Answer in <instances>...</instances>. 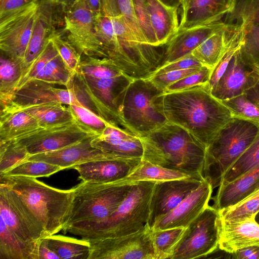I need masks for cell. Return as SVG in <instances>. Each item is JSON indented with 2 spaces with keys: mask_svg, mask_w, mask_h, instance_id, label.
<instances>
[{
  "mask_svg": "<svg viewBox=\"0 0 259 259\" xmlns=\"http://www.w3.org/2000/svg\"><path fill=\"white\" fill-rule=\"evenodd\" d=\"M245 93L253 101L259 112V82Z\"/></svg>",
  "mask_w": 259,
  "mask_h": 259,
  "instance_id": "cell-56",
  "label": "cell"
},
{
  "mask_svg": "<svg viewBox=\"0 0 259 259\" xmlns=\"http://www.w3.org/2000/svg\"><path fill=\"white\" fill-rule=\"evenodd\" d=\"M22 110L34 117L42 128L62 126L75 121L68 105L65 106L61 104L34 105Z\"/></svg>",
  "mask_w": 259,
  "mask_h": 259,
  "instance_id": "cell-33",
  "label": "cell"
},
{
  "mask_svg": "<svg viewBox=\"0 0 259 259\" xmlns=\"http://www.w3.org/2000/svg\"><path fill=\"white\" fill-rule=\"evenodd\" d=\"M59 55L70 71L75 75L77 72L81 61V55L75 48L62 35L56 31L50 36Z\"/></svg>",
  "mask_w": 259,
  "mask_h": 259,
  "instance_id": "cell-45",
  "label": "cell"
},
{
  "mask_svg": "<svg viewBox=\"0 0 259 259\" xmlns=\"http://www.w3.org/2000/svg\"><path fill=\"white\" fill-rule=\"evenodd\" d=\"M64 168L46 162L35 160L24 161L6 172V176H21L33 178L48 177Z\"/></svg>",
  "mask_w": 259,
  "mask_h": 259,
  "instance_id": "cell-43",
  "label": "cell"
},
{
  "mask_svg": "<svg viewBox=\"0 0 259 259\" xmlns=\"http://www.w3.org/2000/svg\"><path fill=\"white\" fill-rule=\"evenodd\" d=\"M23 74L22 63L1 53L0 66L1 109L11 100Z\"/></svg>",
  "mask_w": 259,
  "mask_h": 259,
  "instance_id": "cell-34",
  "label": "cell"
},
{
  "mask_svg": "<svg viewBox=\"0 0 259 259\" xmlns=\"http://www.w3.org/2000/svg\"><path fill=\"white\" fill-rule=\"evenodd\" d=\"M258 82L259 77L246 64L240 48L211 93L220 101L227 100L241 95Z\"/></svg>",
  "mask_w": 259,
  "mask_h": 259,
  "instance_id": "cell-19",
  "label": "cell"
},
{
  "mask_svg": "<svg viewBox=\"0 0 259 259\" xmlns=\"http://www.w3.org/2000/svg\"><path fill=\"white\" fill-rule=\"evenodd\" d=\"M38 0H0V18Z\"/></svg>",
  "mask_w": 259,
  "mask_h": 259,
  "instance_id": "cell-52",
  "label": "cell"
},
{
  "mask_svg": "<svg viewBox=\"0 0 259 259\" xmlns=\"http://www.w3.org/2000/svg\"><path fill=\"white\" fill-rule=\"evenodd\" d=\"M0 183L16 192L30 209L48 236L63 230L70 215L74 188L51 187L35 178L0 175Z\"/></svg>",
  "mask_w": 259,
  "mask_h": 259,
  "instance_id": "cell-6",
  "label": "cell"
},
{
  "mask_svg": "<svg viewBox=\"0 0 259 259\" xmlns=\"http://www.w3.org/2000/svg\"><path fill=\"white\" fill-rule=\"evenodd\" d=\"M40 128L36 119L25 111L1 115L0 143L17 139Z\"/></svg>",
  "mask_w": 259,
  "mask_h": 259,
  "instance_id": "cell-31",
  "label": "cell"
},
{
  "mask_svg": "<svg viewBox=\"0 0 259 259\" xmlns=\"http://www.w3.org/2000/svg\"><path fill=\"white\" fill-rule=\"evenodd\" d=\"M73 79L66 89L56 88L55 84L41 80H32L16 91L11 101L1 109V115L21 111L34 105H70L78 100Z\"/></svg>",
  "mask_w": 259,
  "mask_h": 259,
  "instance_id": "cell-15",
  "label": "cell"
},
{
  "mask_svg": "<svg viewBox=\"0 0 259 259\" xmlns=\"http://www.w3.org/2000/svg\"><path fill=\"white\" fill-rule=\"evenodd\" d=\"M230 26L244 27L247 24L259 26V0H235L233 9L224 18Z\"/></svg>",
  "mask_w": 259,
  "mask_h": 259,
  "instance_id": "cell-39",
  "label": "cell"
},
{
  "mask_svg": "<svg viewBox=\"0 0 259 259\" xmlns=\"http://www.w3.org/2000/svg\"><path fill=\"white\" fill-rule=\"evenodd\" d=\"M225 24L222 20L179 28L165 46L162 62L159 68L191 54L213 32Z\"/></svg>",
  "mask_w": 259,
  "mask_h": 259,
  "instance_id": "cell-21",
  "label": "cell"
},
{
  "mask_svg": "<svg viewBox=\"0 0 259 259\" xmlns=\"http://www.w3.org/2000/svg\"><path fill=\"white\" fill-rule=\"evenodd\" d=\"M235 1L189 0L184 20L180 24L179 28L222 21V19L233 9Z\"/></svg>",
  "mask_w": 259,
  "mask_h": 259,
  "instance_id": "cell-28",
  "label": "cell"
},
{
  "mask_svg": "<svg viewBox=\"0 0 259 259\" xmlns=\"http://www.w3.org/2000/svg\"><path fill=\"white\" fill-rule=\"evenodd\" d=\"M259 126L234 118L225 125L206 149L203 177L218 187L222 178L256 138Z\"/></svg>",
  "mask_w": 259,
  "mask_h": 259,
  "instance_id": "cell-7",
  "label": "cell"
},
{
  "mask_svg": "<svg viewBox=\"0 0 259 259\" xmlns=\"http://www.w3.org/2000/svg\"><path fill=\"white\" fill-rule=\"evenodd\" d=\"M163 93L148 78L134 79L126 90L121 108L126 129L143 137L167 123L159 103Z\"/></svg>",
  "mask_w": 259,
  "mask_h": 259,
  "instance_id": "cell-8",
  "label": "cell"
},
{
  "mask_svg": "<svg viewBox=\"0 0 259 259\" xmlns=\"http://www.w3.org/2000/svg\"><path fill=\"white\" fill-rule=\"evenodd\" d=\"M221 219L208 205L189 226L170 259L205 258L219 248Z\"/></svg>",
  "mask_w": 259,
  "mask_h": 259,
  "instance_id": "cell-10",
  "label": "cell"
},
{
  "mask_svg": "<svg viewBox=\"0 0 259 259\" xmlns=\"http://www.w3.org/2000/svg\"><path fill=\"white\" fill-rule=\"evenodd\" d=\"M145 1L158 46L164 47L179 30V6H168L160 0Z\"/></svg>",
  "mask_w": 259,
  "mask_h": 259,
  "instance_id": "cell-29",
  "label": "cell"
},
{
  "mask_svg": "<svg viewBox=\"0 0 259 259\" xmlns=\"http://www.w3.org/2000/svg\"><path fill=\"white\" fill-rule=\"evenodd\" d=\"M155 184L150 181L133 184L124 199L105 220L97 223H75L63 231L88 241L130 235L140 231L147 225Z\"/></svg>",
  "mask_w": 259,
  "mask_h": 259,
  "instance_id": "cell-5",
  "label": "cell"
},
{
  "mask_svg": "<svg viewBox=\"0 0 259 259\" xmlns=\"http://www.w3.org/2000/svg\"><path fill=\"white\" fill-rule=\"evenodd\" d=\"M161 1L163 4L165 5L168 6H179L178 5L176 4V3L175 2V0H160Z\"/></svg>",
  "mask_w": 259,
  "mask_h": 259,
  "instance_id": "cell-60",
  "label": "cell"
},
{
  "mask_svg": "<svg viewBox=\"0 0 259 259\" xmlns=\"http://www.w3.org/2000/svg\"><path fill=\"white\" fill-rule=\"evenodd\" d=\"M97 136L75 121L62 126L40 128L13 141L24 147L30 156L57 150Z\"/></svg>",
  "mask_w": 259,
  "mask_h": 259,
  "instance_id": "cell-16",
  "label": "cell"
},
{
  "mask_svg": "<svg viewBox=\"0 0 259 259\" xmlns=\"http://www.w3.org/2000/svg\"><path fill=\"white\" fill-rule=\"evenodd\" d=\"M255 220L259 224V211L256 213L255 216Z\"/></svg>",
  "mask_w": 259,
  "mask_h": 259,
  "instance_id": "cell-61",
  "label": "cell"
},
{
  "mask_svg": "<svg viewBox=\"0 0 259 259\" xmlns=\"http://www.w3.org/2000/svg\"><path fill=\"white\" fill-rule=\"evenodd\" d=\"M201 67L170 71L146 78L149 79L158 89L163 91L170 84L198 71Z\"/></svg>",
  "mask_w": 259,
  "mask_h": 259,
  "instance_id": "cell-49",
  "label": "cell"
},
{
  "mask_svg": "<svg viewBox=\"0 0 259 259\" xmlns=\"http://www.w3.org/2000/svg\"><path fill=\"white\" fill-rule=\"evenodd\" d=\"M190 178L200 179L190 174L166 168L142 159L126 176L114 183L119 185L131 184L143 181L159 183Z\"/></svg>",
  "mask_w": 259,
  "mask_h": 259,
  "instance_id": "cell-30",
  "label": "cell"
},
{
  "mask_svg": "<svg viewBox=\"0 0 259 259\" xmlns=\"http://www.w3.org/2000/svg\"><path fill=\"white\" fill-rule=\"evenodd\" d=\"M74 75L58 54L46 63L37 80L67 88Z\"/></svg>",
  "mask_w": 259,
  "mask_h": 259,
  "instance_id": "cell-41",
  "label": "cell"
},
{
  "mask_svg": "<svg viewBox=\"0 0 259 259\" xmlns=\"http://www.w3.org/2000/svg\"><path fill=\"white\" fill-rule=\"evenodd\" d=\"M187 227L152 230L151 237L157 259H170Z\"/></svg>",
  "mask_w": 259,
  "mask_h": 259,
  "instance_id": "cell-37",
  "label": "cell"
},
{
  "mask_svg": "<svg viewBox=\"0 0 259 259\" xmlns=\"http://www.w3.org/2000/svg\"><path fill=\"white\" fill-rule=\"evenodd\" d=\"M252 246H259V224L255 218L235 221L221 219L219 249L232 254Z\"/></svg>",
  "mask_w": 259,
  "mask_h": 259,
  "instance_id": "cell-25",
  "label": "cell"
},
{
  "mask_svg": "<svg viewBox=\"0 0 259 259\" xmlns=\"http://www.w3.org/2000/svg\"><path fill=\"white\" fill-rule=\"evenodd\" d=\"M93 147L107 154L123 158L142 159L143 145L140 137L125 128L109 125L92 140Z\"/></svg>",
  "mask_w": 259,
  "mask_h": 259,
  "instance_id": "cell-20",
  "label": "cell"
},
{
  "mask_svg": "<svg viewBox=\"0 0 259 259\" xmlns=\"http://www.w3.org/2000/svg\"><path fill=\"white\" fill-rule=\"evenodd\" d=\"M140 138L143 160L204 179L206 148L184 128L167 122Z\"/></svg>",
  "mask_w": 259,
  "mask_h": 259,
  "instance_id": "cell-4",
  "label": "cell"
},
{
  "mask_svg": "<svg viewBox=\"0 0 259 259\" xmlns=\"http://www.w3.org/2000/svg\"><path fill=\"white\" fill-rule=\"evenodd\" d=\"M142 159L112 158L92 160L74 166L83 182L109 183L130 174Z\"/></svg>",
  "mask_w": 259,
  "mask_h": 259,
  "instance_id": "cell-24",
  "label": "cell"
},
{
  "mask_svg": "<svg viewBox=\"0 0 259 259\" xmlns=\"http://www.w3.org/2000/svg\"><path fill=\"white\" fill-rule=\"evenodd\" d=\"M135 16L139 26L148 42L152 46H158L145 0H132ZM163 48V47H161Z\"/></svg>",
  "mask_w": 259,
  "mask_h": 259,
  "instance_id": "cell-47",
  "label": "cell"
},
{
  "mask_svg": "<svg viewBox=\"0 0 259 259\" xmlns=\"http://www.w3.org/2000/svg\"><path fill=\"white\" fill-rule=\"evenodd\" d=\"M212 69L202 66L198 71L170 84L163 91L170 93L183 91L198 85L206 83L210 77Z\"/></svg>",
  "mask_w": 259,
  "mask_h": 259,
  "instance_id": "cell-48",
  "label": "cell"
},
{
  "mask_svg": "<svg viewBox=\"0 0 259 259\" xmlns=\"http://www.w3.org/2000/svg\"><path fill=\"white\" fill-rule=\"evenodd\" d=\"M219 187L216 195L212 198V206L221 211L238 203L259 189V165Z\"/></svg>",
  "mask_w": 259,
  "mask_h": 259,
  "instance_id": "cell-26",
  "label": "cell"
},
{
  "mask_svg": "<svg viewBox=\"0 0 259 259\" xmlns=\"http://www.w3.org/2000/svg\"><path fill=\"white\" fill-rule=\"evenodd\" d=\"M258 165L259 131L253 143L225 173L221 179L219 186L234 180Z\"/></svg>",
  "mask_w": 259,
  "mask_h": 259,
  "instance_id": "cell-38",
  "label": "cell"
},
{
  "mask_svg": "<svg viewBox=\"0 0 259 259\" xmlns=\"http://www.w3.org/2000/svg\"><path fill=\"white\" fill-rule=\"evenodd\" d=\"M202 66H203L201 63L192 54H190L179 60L159 68L148 78L170 71L198 68Z\"/></svg>",
  "mask_w": 259,
  "mask_h": 259,
  "instance_id": "cell-51",
  "label": "cell"
},
{
  "mask_svg": "<svg viewBox=\"0 0 259 259\" xmlns=\"http://www.w3.org/2000/svg\"><path fill=\"white\" fill-rule=\"evenodd\" d=\"M66 39L81 56L101 58V44L96 30V16L85 0H75L65 10Z\"/></svg>",
  "mask_w": 259,
  "mask_h": 259,
  "instance_id": "cell-14",
  "label": "cell"
},
{
  "mask_svg": "<svg viewBox=\"0 0 259 259\" xmlns=\"http://www.w3.org/2000/svg\"><path fill=\"white\" fill-rule=\"evenodd\" d=\"M37 2L38 7L35 22L22 62L21 78L42 51L51 34L56 31L54 8L57 3L54 0H38Z\"/></svg>",
  "mask_w": 259,
  "mask_h": 259,
  "instance_id": "cell-22",
  "label": "cell"
},
{
  "mask_svg": "<svg viewBox=\"0 0 259 259\" xmlns=\"http://www.w3.org/2000/svg\"><path fill=\"white\" fill-rule=\"evenodd\" d=\"M94 138L85 139L57 150L30 155L26 160L44 161L65 169L72 168L76 165L92 160L120 158L93 147L91 141Z\"/></svg>",
  "mask_w": 259,
  "mask_h": 259,
  "instance_id": "cell-23",
  "label": "cell"
},
{
  "mask_svg": "<svg viewBox=\"0 0 259 259\" xmlns=\"http://www.w3.org/2000/svg\"><path fill=\"white\" fill-rule=\"evenodd\" d=\"M84 57L75 76L96 112L110 124L126 129L121 108L126 90L134 78L109 59Z\"/></svg>",
  "mask_w": 259,
  "mask_h": 259,
  "instance_id": "cell-3",
  "label": "cell"
},
{
  "mask_svg": "<svg viewBox=\"0 0 259 259\" xmlns=\"http://www.w3.org/2000/svg\"><path fill=\"white\" fill-rule=\"evenodd\" d=\"M132 184L82 181L73 187L71 210L64 229L75 223H97L105 220L124 199Z\"/></svg>",
  "mask_w": 259,
  "mask_h": 259,
  "instance_id": "cell-9",
  "label": "cell"
},
{
  "mask_svg": "<svg viewBox=\"0 0 259 259\" xmlns=\"http://www.w3.org/2000/svg\"><path fill=\"white\" fill-rule=\"evenodd\" d=\"M38 250L22 240L0 217V259H38Z\"/></svg>",
  "mask_w": 259,
  "mask_h": 259,
  "instance_id": "cell-32",
  "label": "cell"
},
{
  "mask_svg": "<svg viewBox=\"0 0 259 259\" xmlns=\"http://www.w3.org/2000/svg\"><path fill=\"white\" fill-rule=\"evenodd\" d=\"M55 2L62 6L65 9L75 0H54Z\"/></svg>",
  "mask_w": 259,
  "mask_h": 259,
  "instance_id": "cell-59",
  "label": "cell"
},
{
  "mask_svg": "<svg viewBox=\"0 0 259 259\" xmlns=\"http://www.w3.org/2000/svg\"><path fill=\"white\" fill-rule=\"evenodd\" d=\"M219 211L221 219L226 221L255 218L259 211V189L238 203Z\"/></svg>",
  "mask_w": 259,
  "mask_h": 259,
  "instance_id": "cell-42",
  "label": "cell"
},
{
  "mask_svg": "<svg viewBox=\"0 0 259 259\" xmlns=\"http://www.w3.org/2000/svg\"><path fill=\"white\" fill-rule=\"evenodd\" d=\"M29 156L24 147L13 140L0 143V174L26 161Z\"/></svg>",
  "mask_w": 259,
  "mask_h": 259,
  "instance_id": "cell-44",
  "label": "cell"
},
{
  "mask_svg": "<svg viewBox=\"0 0 259 259\" xmlns=\"http://www.w3.org/2000/svg\"><path fill=\"white\" fill-rule=\"evenodd\" d=\"M213 190L211 184L204 179L199 186L176 207L158 218L151 229L187 227L209 205Z\"/></svg>",
  "mask_w": 259,
  "mask_h": 259,
  "instance_id": "cell-17",
  "label": "cell"
},
{
  "mask_svg": "<svg viewBox=\"0 0 259 259\" xmlns=\"http://www.w3.org/2000/svg\"><path fill=\"white\" fill-rule=\"evenodd\" d=\"M244 33V28L231 42L218 64L212 69L208 82L210 91L226 70L236 52L241 48L243 44Z\"/></svg>",
  "mask_w": 259,
  "mask_h": 259,
  "instance_id": "cell-46",
  "label": "cell"
},
{
  "mask_svg": "<svg viewBox=\"0 0 259 259\" xmlns=\"http://www.w3.org/2000/svg\"><path fill=\"white\" fill-rule=\"evenodd\" d=\"M159 103L168 122L187 131L206 149L234 118L229 109L211 94L208 82L163 93Z\"/></svg>",
  "mask_w": 259,
  "mask_h": 259,
  "instance_id": "cell-1",
  "label": "cell"
},
{
  "mask_svg": "<svg viewBox=\"0 0 259 259\" xmlns=\"http://www.w3.org/2000/svg\"><path fill=\"white\" fill-rule=\"evenodd\" d=\"M38 252V259H60V257L49 248L46 238L40 241Z\"/></svg>",
  "mask_w": 259,
  "mask_h": 259,
  "instance_id": "cell-54",
  "label": "cell"
},
{
  "mask_svg": "<svg viewBox=\"0 0 259 259\" xmlns=\"http://www.w3.org/2000/svg\"><path fill=\"white\" fill-rule=\"evenodd\" d=\"M241 51L247 66L259 77V58L247 54L243 51L241 48Z\"/></svg>",
  "mask_w": 259,
  "mask_h": 259,
  "instance_id": "cell-55",
  "label": "cell"
},
{
  "mask_svg": "<svg viewBox=\"0 0 259 259\" xmlns=\"http://www.w3.org/2000/svg\"><path fill=\"white\" fill-rule=\"evenodd\" d=\"M102 13L110 17H122L132 34L142 44L151 46L146 40L135 14L132 0H101Z\"/></svg>",
  "mask_w": 259,
  "mask_h": 259,
  "instance_id": "cell-35",
  "label": "cell"
},
{
  "mask_svg": "<svg viewBox=\"0 0 259 259\" xmlns=\"http://www.w3.org/2000/svg\"><path fill=\"white\" fill-rule=\"evenodd\" d=\"M38 7L36 2L0 18L1 53L22 64L34 27Z\"/></svg>",
  "mask_w": 259,
  "mask_h": 259,
  "instance_id": "cell-13",
  "label": "cell"
},
{
  "mask_svg": "<svg viewBox=\"0 0 259 259\" xmlns=\"http://www.w3.org/2000/svg\"><path fill=\"white\" fill-rule=\"evenodd\" d=\"M235 259H259V246H252L243 248L232 253Z\"/></svg>",
  "mask_w": 259,
  "mask_h": 259,
  "instance_id": "cell-53",
  "label": "cell"
},
{
  "mask_svg": "<svg viewBox=\"0 0 259 259\" xmlns=\"http://www.w3.org/2000/svg\"><path fill=\"white\" fill-rule=\"evenodd\" d=\"M68 106L75 122L81 127L97 136L101 135L111 124L79 99Z\"/></svg>",
  "mask_w": 259,
  "mask_h": 259,
  "instance_id": "cell-40",
  "label": "cell"
},
{
  "mask_svg": "<svg viewBox=\"0 0 259 259\" xmlns=\"http://www.w3.org/2000/svg\"><path fill=\"white\" fill-rule=\"evenodd\" d=\"M178 4L181 8V19L180 24L184 20L189 0H177Z\"/></svg>",
  "mask_w": 259,
  "mask_h": 259,
  "instance_id": "cell-58",
  "label": "cell"
},
{
  "mask_svg": "<svg viewBox=\"0 0 259 259\" xmlns=\"http://www.w3.org/2000/svg\"><path fill=\"white\" fill-rule=\"evenodd\" d=\"M101 58L110 60L128 76L148 78L161 65L164 47L147 46L132 34L122 17L101 14L96 17Z\"/></svg>",
  "mask_w": 259,
  "mask_h": 259,
  "instance_id": "cell-2",
  "label": "cell"
},
{
  "mask_svg": "<svg viewBox=\"0 0 259 259\" xmlns=\"http://www.w3.org/2000/svg\"><path fill=\"white\" fill-rule=\"evenodd\" d=\"M202 180L190 178L156 183L150 200L149 227L151 229L158 218L176 207Z\"/></svg>",
  "mask_w": 259,
  "mask_h": 259,
  "instance_id": "cell-18",
  "label": "cell"
},
{
  "mask_svg": "<svg viewBox=\"0 0 259 259\" xmlns=\"http://www.w3.org/2000/svg\"><path fill=\"white\" fill-rule=\"evenodd\" d=\"M0 217L22 240L38 249L40 241L48 236L41 225L18 195L1 183Z\"/></svg>",
  "mask_w": 259,
  "mask_h": 259,
  "instance_id": "cell-11",
  "label": "cell"
},
{
  "mask_svg": "<svg viewBox=\"0 0 259 259\" xmlns=\"http://www.w3.org/2000/svg\"><path fill=\"white\" fill-rule=\"evenodd\" d=\"M46 239L49 248L60 258L89 259L91 244L86 240L56 234Z\"/></svg>",
  "mask_w": 259,
  "mask_h": 259,
  "instance_id": "cell-36",
  "label": "cell"
},
{
  "mask_svg": "<svg viewBox=\"0 0 259 259\" xmlns=\"http://www.w3.org/2000/svg\"><path fill=\"white\" fill-rule=\"evenodd\" d=\"M244 30L241 49L248 55L259 58V26L247 24L245 26Z\"/></svg>",
  "mask_w": 259,
  "mask_h": 259,
  "instance_id": "cell-50",
  "label": "cell"
},
{
  "mask_svg": "<svg viewBox=\"0 0 259 259\" xmlns=\"http://www.w3.org/2000/svg\"><path fill=\"white\" fill-rule=\"evenodd\" d=\"M151 232L146 225L130 235L89 241V259H157Z\"/></svg>",
  "mask_w": 259,
  "mask_h": 259,
  "instance_id": "cell-12",
  "label": "cell"
},
{
  "mask_svg": "<svg viewBox=\"0 0 259 259\" xmlns=\"http://www.w3.org/2000/svg\"><path fill=\"white\" fill-rule=\"evenodd\" d=\"M85 1L89 9L96 17L102 13L101 0H85Z\"/></svg>",
  "mask_w": 259,
  "mask_h": 259,
  "instance_id": "cell-57",
  "label": "cell"
},
{
  "mask_svg": "<svg viewBox=\"0 0 259 259\" xmlns=\"http://www.w3.org/2000/svg\"><path fill=\"white\" fill-rule=\"evenodd\" d=\"M244 28L225 24L213 32L191 54L202 66L212 70L231 42Z\"/></svg>",
  "mask_w": 259,
  "mask_h": 259,
  "instance_id": "cell-27",
  "label": "cell"
}]
</instances>
